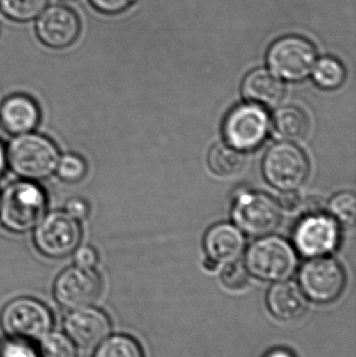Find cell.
<instances>
[{
	"label": "cell",
	"mask_w": 356,
	"mask_h": 357,
	"mask_svg": "<svg viewBox=\"0 0 356 357\" xmlns=\"http://www.w3.org/2000/svg\"><path fill=\"white\" fill-rule=\"evenodd\" d=\"M47 209V197L33 181L12 183L0 195V222L6 230L26 233L33 230Z\"/></svg>",
	"instance_id": "cell-1"
},
{
	"label": "cell",
	"mask_w": 356,
	"mask_h": 357,
	"mask_svg": "<svg viewBox=\"0 0 356 357\" xmlns=\"http://www.w3.org/2000/svg\"><path fill=\"white\" fill-rule=\"evenodd\" d=\"M6 159L10 169L23 180L40 181L56 172L60 153L52 140L31 132L10 142Z\"/></svg>",
	"instance_id": "cell-2"
},
{
	"label": "cell",
	"mask_w": 356,
	"mask_h": 357,
	"mask_svg": "<svg viewBox=\"0 0 356 357\" xmlns=\"http://www.w3.org/2000/svg\"><path fill=\"white\" fill-rule=\"evenodd\" d=\"M296 264V254L288 241L268 236L249 247L245 266L259 280L279 282L292 276Z\"/></svg>",
	"instance_id": "cell-3"
},
{
	"label": "cell",
	"mask_w": 356,
	"mask_h": 357,
	"mask_svg": "<svg viewBox=\"0 0 356 357\" xmlns=\"http://www.w3.org/2000/svg\"><path fill=\"white\" fill-rule=\"evenodd\" d=\"M0 324L10 339L31 343L40 341L52 331V316L41 302L22 297L4 306Z\"/></svg>",
	"instance_id": "cell-4"
},
{
	"label": "cell",
	"mask_w": 356,
	"mask_h": 357,
	"mask_svg": "<svg viewBox=\"0 0 356 357\" xmlns=\"http://www.w3.org/2000/svg\"><path fill=\"white\" fill-rule=\"evenodd\" d=\"M316 61L315 46L300 36H286L276 40L267 54L272 73L286 81H302L309 77Z\"/></svg>",
	"instance_id": "cell-5"
},
{
	"label": "cell",
	"mask_w": 356,
	"mask_h": 357,
	"mask_svg": "<svg viewBox=\"0 0 356 357\" xmlns=\"http://www.w3.org/2000/svg\"><path fill=\"white\" fill-rule=\"evenodd\" d=\"M299 283L307 299L317 304H330L344 291L346 274L338 261L320 256L303 264L299 273Z\"/></svg>",
	"instance_id": "cell-6"
},
{
	"label": "cell",
	"mask_w": 356,
	"mask_h": 357,
	"mask_svg": "<svg viewBox=\"0 0 356 357\" xmlns=\"http://www.w3.org/2000/svg\"><path fill=\"white\" fill-rule=\"evenodd\" d=\"M232 218L242 232L256 237L273 232L281 220L279 205L272 197L249 190L236 195Z\"/></svg>",
	"instance_id": "cell-7"
},
{
	"label": "cell",
	"mask_w": 356,
	"mask_h": 357,
	"mask_svg": "<svg viewBox=\"0 0 356 357\" xmlns=\"http://www.w3.org/2000/svg\"><path fill=\"white\" fill-rule=\"evenodd\" d=\"M263 173L275 188L295 190L307 180L309 162L298 146L281 142L268 151L263 161Z\"/></svg>",
	"instance_id": "cell-8"
},
{
	"label": "cell",
	"mask_w": 356,
	"mask_h": 357,
	"mask_svg": "<svg viewBox=\"0 0 356 357\" xmlns=\"http://www.w3.org/2000/svg\"><path fill=\"white\" fill-rule=\"evenodd\" d=\"M79 220L66 211H54L42 218L35 228L33 241L40 253L49 258H63L72 254L81 243Z\"/></svg>",
	"instance_id": "cell-9"
},
{
	"label": "cell",
	"mask_w": 356,
	"mask_h": 357,
	"mask_svg": "<svg viewBox=\"0 0 356 357\" xmlns=\"http://www.w3.org/2000/svg\"><path fill=\"white\" fill-rule=\"evenodd\" d=\"M270 130V119L263 107L256 104L240 105L227 115L223 132L228 144L242 151L258 148Z\"/></svg>",
	"instance_id": "cell-10"
},
{
	"label": "cell",
	"mask_w": 356,
	"mask_h": 357,
	"mask_svg": "<svg viewBox=\"0 0 356 357\" xmlns=\"http://www.w3.org/2000/svg\"><path fill=\"white\" fill-rule=\"evenodd\" d=\"M102 279L93 268L75 266L63 271L54 285L58 303L69 310L89 307L100 298Z\"/></svg>",
	"instance_id": "cell-11"
},
{
	"label": "cell",
	"mask_w": 356,
	"mask_h": 357,
	"mask_svg": "<svg viewBox=\"0 0 356 357\" xmlns=\"http://www.w3.org/2000/svg\"><path fill=\"white\" fill-rule=\"evenodd\" d=\"M340 229L336 220L322 213H311L299 222L295 229L294 243L305 257H320L336 250Z\"/></svg>",
	"instance_id": "cell-12"
},
{
	"label": "cell",
	"mask_w": 356,
	"mask_h": 357,
	"mask_svg": "<svg viewBox=\"0 0 356 357\" xmlns=\"http://www.w3.org/2000/svg\"><path fill=\"white\" fill-rule=\"evenodd\" d=\"M81 22L71 8L63 6L46 8L38 17L36 33L40 41L54 50L68 47L79 37Z\"/></svg>",
	"instance_id": "cell-13"
},
{
	"label": "cell",
	"mask_w": 356,
	"mask_h": 357,
	"mask_svg": "<svg viewBox=\"0 0 356 357\" xmlns=\"http://www.w3.org/2000/svg\"><path fill=\"white\" fill-rule=\"evenodd\" d=\"M65 333L77 347L96 348L110 335V320L102 310L89 306L71 310L64 323Z\"/></svg>",
	"instance_id": "cell-14"
},
{
	"label": "cell",
	"mask_w": 356,
	"mask_h": 357,
	"mask_svg": "<svg viewBox=\"0 0 356 357\" xmlns=\"http://www.w3.org/2000/svg\"><path fill=\"white\" fill-rule=\"evenodd\" d=\"M267 306L274 318L291 322L305 314L307 300L299 285L284 280L272 285L268 291Z\"/></svg>",
	"instance_id": "cell-15"
},
{
	"label": "cell",
	"mask_w": 356,
	"mask_h": 357,
	"mask_svg": "<svg viewBox=\"0 0 356 357\" xmlns=\"http://www.w3.org/2000/svg\"><path fill=\"white\" fill-rule=\"evenodd\" d=\"M39 121V107L29 96H10L0 107V123L12 135L31 133Z\"/></svg>",
	"instance_id": "cell-16"
},
{
	"label": "cell",
	"mask_w": 356,
	"mask_h": 357,
	"mask_svg": "<svg viewBox=\"0 0 356 357\" xmlns=\"http://www.w3.org/2000/svg\"><path fill=\"white\" fill-rule=\"evenodd\" d=\"M242 96L261 107L274 108L284 100L286 87L281 79L265 68L255 69L245 77Z\"/></svg>",
	"instance_id": "cell-17"
},
{
	"label": "cell",
	"mask_w": 356,
	"mask_h": 357,
	"mask_svg": "<svg viewBox=\"0 0 356 357\" xmlns=\"http://www.w3.org/2000/svg\"><path fill=\"white\" fill-rule=\"evenodd\" d=\"M204 247L208 259L215 264L234 261L244 251V235L233 225L217 224L207 232Z\"/></svg>",
	"instance_id": "cell-18"
},
{
	"label": "cell",
	"mask_w": 356,
	"mask_h": 357,
	"mask_svg": "<svg viewBox=\"0 0 356 357\" xmlns=\"http://www.w3.org/2000/svg\"><path fill=\"white\" fill-rule=\"evenodd\" d=\"M273 127L275 133L282 139L300 142L309 132V117L298 107H282L274 114Z\"/></svg>",
	"instance_id": "cell-19"
},
{
	"label": "cell",
	"mask_w": 356,
	"mask_h": 357,
	"mask_svg": "<svg viewBox=\"0 0 356 357\" xmlns=\"http://www.w3.org/2000/svg\"><path fill=\"white\" fill-rule=\"evenodd\" d=\"M208 165L215 175L231 177L242 171L246 165V156L242 151L221 142L209 151Z\"/></svg>",
	"instance_id": "cell-20"
},
{
	"label": "cell",
	"mask_w": 356,
	"mask_h": 357,
	"mask_svg": "<svg viewBox=\"0 0 356 357\" xmlns=\"http://www.w3.org/2000/svg\"><path fill=\"white\" fill-rule=\"evenodd\" d=\"M313 69L314 81L322 89H338L346 79V69L340 61L332 56L316 61Z\"/></svg>",
	"instance_id": "cell-21"
},
{
	"label": "cell",
	"mask_w": 356,
	"mask_h": 357,
	"mask_svg": "<svg viewBox=\"0 0 356 357\" xmlns=\"http://www.w3.org/2000/svg\"><path fill=\"white\" fill-rule=\"evenodd\" d=\"M93 357H144V352L133 337L113 335L96 347Z\"/></svg>",
	"instance_id": "cell-22"
},
{
	"label": "cell",
	"mask_w": 356,
	"mask_h": 357,
	"mask_svg": "<svg viewBox=\"0 0 356 357\" xmlns=\"http://www.w3.org/2000/svg\"><path fill=\"white\" fill-rule=\"evenodd\" d=\"M47 8V0H0V10L8 18L27 22L38 18Z\"/></svg>",
	"instance_id": "cell-23"
},
{
	"label": "cell",
	"mask_w": 356,
	"mask_h": 357,
	"mask_svg": "<svg viewBox=\"0 0 356 357\" xmlns=\"http://www.w3.org/2000/svg\"><path fill=\"white\" fill-rule=\"evenodd\" d=\"M41 357H77V346L66 333H48L40 340Z\"/></svg>",
	"instance_id": "cell-24"
},
{
	"label": "cell",
	"mask_w": 356,
	"mask_h": 357,
	"mask_svg": "<svg viewBox=\"0 0 356 357\" xmlns=\"http://www.w3.org/2000/svg\"><path fill=\"white\" fill-rule=\"evenodd\" d=\"M330 211L332 218L342 224L353 225L355 220L356 199L353 192H341L330 202Z\"/></svg>",
	"instance_id": "cell-25"
},
{
	"label": "cell",
	"mask_w": 356,
	"mask_h": 357,
	"mask_svg": "<svg viewBox=\"0 0 356 357\" xmlns=\"http://www.w3.org/2000/svg\"><path fill=\"white\" fill-rule=\"evenodd\" d=\"M56 173L64 182H79L87 174V165L85 160L77 155H64L59 159Z\"/></svg>",
	"instance_id": "cell-26"
},
{
	"label": "cell",
	"mask_w": 356,
	"mask_h": 357,
	"mask_svg": "<svg viewBox=\"0 0 356 357\" xmlns=\"http://www.w3.org/2000/svg\"><path fill=\"white\" fill-rule=\"evenodd\" d=\"M222 281L226 287L230 289H244L249 283V272L242 262H229L222 272Z\"/></svg>",
	"instance_id": "cell-27"
},
{
	"label": "cell",
	"mask_w": 356,
	"mask_h": 357,
	"mask_svg": "<svg viewBox=\"0 0 356 357\" xmlns=\"http://www.w3.org/2000/svg\"><path fill=\"white\" fill-rule=\"evenodd\" d=\"M0 357H41L31 342L10 339L0 345Z\"/></svg>",
	"instance_id": "cell-28"
},
{
	"label": "cell",
	"mask_w": 356,
	"mask_h": 357,
	"mask_svg": "<svg viewBox=\"0 0 356 357\" xmlns=\"http://www.w3.org/2000/svg\"><path fill=\"white\" fill-rule=\"evenodd\" d=\"M136 0H90L94 8L102 14L115 15L125 12Z\"/></svg>",
	"instance_id": "cell-29"
},
{
	"label": "cell",
	"mask_w": 356,
	"mask_h": 357,
	"mask_svg": "<svg viewBox=\"0 0 356 357\" xmlns=\"http://www.w3.org/2000/svg\"><path fill=\"white\" fill-rule=\"evenodd\" d=\"M73 253H75V266L93 268L98 264V253L90 245H82V247L79 245Z\"/></svg>",
	"instance_id": "cell-30"
},
{
	"label": "cell",
	"mask_w": 356,
	"mask_h": 357,
	"mask_svg": "<svg viewBox=\"0 0 356 357\" xmlns=\"http://www.w3.org/2000/svg\"><path fill=\"white\" fill-rule=\"evenodd\" d=\"M66 212L77 220H85L89 214V205L81 197H72L66 204Z\"/></svg>",
	"instance_id": "cell-31"
},
{
	"label": "cell",
	"mask_w": 356,
	"mask_h": 357,
	"mask_svg": "<svg viewBox=\"0 0 356 357\" xmlns=\"http://www.w3.org/2000/svg\"><path fill=\"white\" fill-rule=\"evenodd\" d=\"M279 206L286 211H295L301 204V197L295 190H286L279 197Z\"/></svg>",
	"instance_id": "cell-32"
},
{
	"label": "cell",
	"mask_w": 356,
	"mask_h": 357,
	"mask_svg": "<svg viewBox=\"0 0 356 357\" xmlns=\"http://www.w3.org/2000/svg\"><path fill=\"white\" fill-rule=\"evenodd\" d=\"M265 357H295V356L292 352L284 349V348H276V349L268 352Z\"/></svg>",
	"instance_id": "cell-33"
},
{
	"label": "cell",
	"mask_w": 356,
	"mask_h": 357,
	"mask_svg": "<svg viewBox=\"0 0 356 357\" xmlns=\"http://www.w3.org/2000/svg\"><path fill=\"white\" fill-rule=\"evenodd\" d=\"M6 165H8V159H6V148H4L3 144L0 142V176L6 169Z\"/></svg>",
	"instance_id": "cell-34"
},
{
	"label": "cell",
	"mask_w": 356,
	"mask_h": 357,
	"mask_svg": "<svg viewBox=\"0 0 356 357\" xmlns=\"http://www.w3.org/2000/svg\"><path fill=\"white\" fill-rule=\"evenodd\" d=\"M63 1H71V0H63Z\"/></svg>",
	"instance_id": "cell-35"
}]
</instances>
